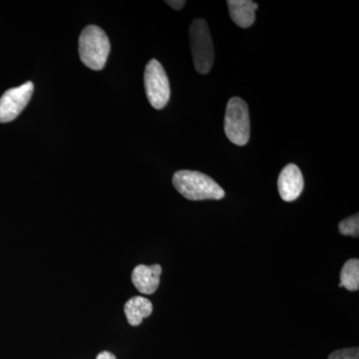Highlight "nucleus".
I'll return each mask as SVG.
<instances>
[{
    "label": "nucleus",
    "mask_w": 359,
    "mask_h": 359,
    "mask_svg": "<svg viewBox=\"0 0 359 359\" xmlns=\"http://www.w3.org/2000/svg\"><path fill=\"white\" fill-rule=\"evenodd\" d=\"M110 41L107 34L96 25L84 28L79 37V56L92 70H101L107 62Z\"/></svg>",
    "instance_id": "nucleus-2"
},
{
    "label": "nucleus",
    "mask_w": 359,
    "mask_h": 359,
    "mask_svg": "<svg viewBox=\"0 0 359 359\" xmlns=\"http://www.w3.org/2000/svg\"><path fill=\"white\" fill-rule=\"evenodd\" d=\"M96 359H116L114 354L109 351H102L97 355Z\"/></svg>",
    "instance_id": "nucleus-15"
},
{
    "label": "nucleus",
    "mask_w": 359,
    "mask_h": 359,
    "mask_svg": "<svg viewBox=\"0 0 359 359\" xmlns=\"http://www.w3.org/2000/svg\"><path fill=\"white\" fill-rule=\"evenodd\" d=\"M162 266L160 264H139L132 271V283L141 294H152L159 287Z\"/></svg>",
    "instance_id": "nucleus-8"
},
{
    "label": "nucleus",
    "mask_w": 359,
    "mask_h": 359,
    "mask_svg": "<svg viewBox=\"0 0 359 359\" xmlns=\"http://www.w3.org/2000/svg\"><path fill=\"white\" fill-rule=\"evenodd\" d=\"M339 287H346L349 292L359 290V261L351 259L344 264L340 273Z\"/></svg>",
    "instance_id": "nucleus-11"
},
{
    "label": "nucleus",
    "mask_w": 359,
    "mask_h": 359,
    "mask_svg": "<svg viewBox=\"0 0 359 359\" xmlns=\"http://www.w3.org/2000/svg\"><path fill=\"white\" fill-rule=\"evenodd\" d=\"M173 185L183 197L191 201L221 200L224 197V191L217 182L198 171L176 172Z\"/></svg>",
    "instance_id": "nucleus-1"
},
{
    "label": "nucleus",
    "mask_w": 359,
    "mask_h": 359,
    "mask_svg": "<svg viewBox=\"0 0 359 359\" xmlns=\"http://www.w3.org/2000/svg\"><path fill=\"white\" fill-rule=\"evenodd\" d=\"M190 43L194 65L200 74H207L214 63V45L209 26L204 20H195L190 26Z\"/></svg>",
    "instance_id": "nucleus-3"
},
{
    "label": "nucleus",
    "mask_w": 359,
    "mask_h": 359,
    "mask_svg": "<svg viewBox=\"0 0 359 359\" xmlns=\"http://www.w3.org/2000/svg\"><path fill=\"white\" fill-rule=\"evenodd\" d=\"M34 85L28 81L20 87L7 90L0 98V123L13 121L32 99Z\"/></svg>",
    "instance_id": "nucleus-6"
},
{
    "label": "nucleus",
    "mask_w": 359,
    "mask_h": 359,
    "mask_svg": "<svg viewBox=\"0 0 359 359\" xmlns=\"http://www.w3.org/2000/svg\"><path fill=\"white\" fill-rule=\"evenodd\" d=\"M144 81L149 102L155 109H163L169 102L171 89L166 71L159 61L152 59L148 63Z\"/></svg>",
    "instance_id": "nucleus-5"
},
{
    "label": "nucleus",
    "mask_w": 359,
    "mask_h": 359,
    "mask_svg": "<svg viewBox=\"0 0 359 359\" xmlns=\"http://www.w3.org/2000/svg\"><path fill=\"white\" fill-rule=\"evenodd\" d=\"M304 187V177L297 165L289 164L283 168L278 181V192L283 201L294 202L301 196Z\"/></svg>",
    "instance_id": "nucleus-7"
},
{
    "label": "nucleus",
    "mask_w": 359,
    "mask_h": 359,
    "mask_svg": "<svg viewBox=\"0 0 359 359\" xmlns=\"http://www.w3.org/2000/svg\"><path fill=\"white\" fill-rule=\"evenodd\" d=\"M328 359H359L358 347L339 349L330 354Z\"/></svg>",
    "instance_id": "nucleus-13"
},
{
    "label": "nucleus",
    "mask_w": 359,
    "mask_h": 359,
    "mask_svg": "<svg viewBox=\"0 0 359 359\" xmlns=\"http://www.w3.org/2000/svg\"><path fill=\"white\" fill-rule=\"evenodd\" d=\"M224 133L231 143L245 146L250 140L249 107L243 99L233 97L226 105Z\"/></svg>",
    "instance_id": "nucleus-4"
},
{
    "label": "nucleus",
    "mask_w": 359,
    "mask_h": 359,
    "mask_svg": "<svg viewBox=\"0 0 359 359\" xmlns=\"http://www.w3.org/2000/svg\"><path fill=\"white\" fill-rule=\"evenodd\" d=\"M124 313L130 325L137 327L153 313V304L146 297H134L125 304Z\"/></svg>",
    "instance_id": "nucleus-10"
},
{
    "label": "nucleus",
    "mask_w": 359,
    "mask_h": 359,
    "mask_svg": "<svg viewBox=\"0 0 359 359\" xmlns=\"http://www.w3.org/2000/svg\"><path fill=\"white\" fill-rule=\"evenodd\" d=\"M166 4H169L172 8L180 11V9L183 8L184 6H185L186 1H183V0H171V1H166Z\"/></svg>",
    "instance_id": "nucleus-14"
},
{
    "label": "nucleus",
    "mask_w": 359,
    "mask_h": 359,
    "mask_svg": "<svg viewBox=\"0 0 359 359\" xmlns=\"http://www.w3.org/2000/svg\"><path fill=\"white\" fill-rule=\"evenodd\" d=\"M339 233L344 236H353L358 238L359 235V216L358 214L349 218L344 219L339 224Z\"/></svg>",
    "instance_id": "nucleus-12"
},
{
    "label": "nucleus",
    "mask_w": 359,
    "mask_h": 359,
    "mask_svg": "<svg viewBox=\"0 0 359 359\" xmlns=\"http://www.w3.org/2000/svg\"><path fill=\"white\" fill-rule=\"evenodd\" d=\"M229 11L231 20L242 28H249L256 20L259 6L250 0H229Z\"/></svg>",
    "instance_id": "nucleus-9"
}]
</instances>
